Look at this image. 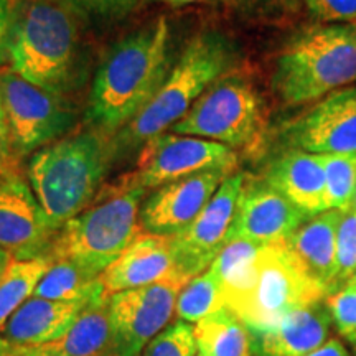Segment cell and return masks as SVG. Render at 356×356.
I'll use <instances>...</instances> for the list:
<instances>
[{
	"instance_id": "obj_32",
	"label": "cell",
	"mask_w": 356,
	"mask_h": 356,
	"mask_svg": "<svg viewBox=\"0 0 356 356\" xmlns=\"http://www.w3.org/2000/svg\"><path fill=\"white\" fill-rule=\"evenodd\" d=\"M314 19L332 24H356V0H302Z\"/></svg>"
},
{
	"instance_id": "obj_2",
	"label": "cell",
	"mask_w": 356,
	"mask_h": 356,
	"mask_svg": "<svg viewBox=\"0 0 356 356\" xmlns=\"http://www.w3.org/2000/svg\"><path fill=\"white\" fill-rule=\"evenodd\" d=\"M170 26L160 17L119 40L97 66L88 97L86 122L114 134L149 104L170 68Z\"/></svg>"
},
{
	"instance_id": "obj_8",
	"label": "cell",
	"mask_w": 356,
	"mask_h": 356,
	"mask_svg": "<svg viewBox=\"0 0 356 356\" xmlns=\"http://www.w3.org/2000/svg\"><path fill=\"white\" fill-rule=\"evenodd\" d=\"M262 127L261 99L241 76H222L170 127L173 134L246 147Z\"/></svg>"
},
{
	"instance_id": "obj_23",
	"label": "cell",
	"mask_w": 356,
	"mask_h": 356,
	"mask_svg": "<svg viewBox=\"0 0 356 356\" xmlns=\"http://www.w3.org/2000/svg\"><path fill=\"white\" fill-rule=\"evenodd\" d=\"M193 333L204 356H254V335L226 307L195 323Z\"/></svg>"
},
{
	"instance_id": "obj_19",
	"label": "cell",
	"mask_w": 356,
	"mask_h": 356,
	"mask_svg": "<svg viewBox=\"0 0 356 356\" xmlns=\"http://www.w3.org/2000/svg\"><path fill=\"white\" fill-rule=\"evenodd\" d=\"M264 180L309 218L330 210L322 155L293 149L270 163Z\"/></svg>"
},
{
	"instance_id": "obj_10",
	"label": "cell",
	"mask_w": 356,
	"mask_h": 356,
	"mask_svg": "<svg viewBox=\"0 0 356 356\" xmlns=\"http://www.w3.org/2000/svg\"><path fill=\"white\" fill-rule=\"evenodd\" d=\"M185 284L184 279L173 274L152 286L109 296L118 356H139L159 333L165 330L172 323L177 297Z\"/></svg>"
},
{
	"instance_id": "obj_4",
	"label": "cell",
	"mask_w": 356,
	"mask_h": 356,
	"mask_svg": "<svg viewBox=\"0 0 356 356\" xmlns=\"http://www.w3.org/2000/svg\"><path fill=\"white\" fill-rule=\"evenodd\" d=\"M113 155L111 134L96 129L35 152L29 163L30 186L56 233L95 202Z\"/></svg>"
},
{
	"instance_id": "obj_16",
	"label": "cell",
	"mask_w": 356,
	"mask_h": 356,
	"mask_svg": "<svg viewBox=\"0 0 356 356\" xmlns=\"http://www.w3.org/2000/svg\"><path fill=\"white\" fill-rule=\"evenodd\" d=\"M56 231L22 177L0 186V248L15 261L47 256Z\"/></svg>"
},
{
	"instance_id": "obj_38",
	"label": "cell",
	"mask_w": 356,
	"mask_h": 356,
	"mask_svg": "<svg viewBox=\"0 0 356 356\" xmlns=\"http://www.w3.org/2000/svg\"><path fill=\"white\" fill-rule=\"evenodd\" d=\"M13 261H15V259H13V256L10 254V252L0 248V280H2L3 275L7 274L8 267H10Z\"/></svg>"
},
{
	"instance_id": "obj_37",
	"label": "cell",
	"mask_w": 356,
	"mask_h": 356,
	"mask_svg": "<svg viewBox=\"0 0 356 356\" xmlns=\"http://www.w3.org/2000/svg\"><path fill=\"white\" fill-rule=\"evenodd\" d=\"M12 356H60L43 350L42 346H13L8 345Z\"/></svg>"
},
{
	"instance_id": "obj_18",
	"label": "cell",
	"mask_w": 356,
	"mask_h": 356,
	"mask_svg": "<svg viewBox=\"0 0 356 356\" xmlns=\"http://www.w3.org/2000/svg\"><path fill=\"white\" fill-rule=\"evenodd\" d=\"M173 275L170 238L140 233L99 275L108 296L152 286Z\"/></svg>"
},
{
	"instance_id": "obj_35",
	"label": "cell",
	"mask_w": 356,
	"mask_h": 356,
	"mask_svg": "<svg viewBox=\"0 0 356 356\" xmlns=\"http://www.w3.org/2000/svg\"><path fill=\"white\" fill-rule=\"evenodd\" d=\"M10 24H12V0H0V70L10 63Z\"/></svg>"
},
{
	"instance_id": "obj_42",
	"label": "cell",
	"mask_w": 356,
	"mask_h": 356,
	"mask_svg": "<svg viewBox=\"0 0 356 356\" xmlns=\"http://www.w3.org/2000/svg\"><path fill=\"white\" fill-rule=\"evenodd\" d=\"M0 356H12L10 348H8V343L7 341H3L2 338H0Z\"/></svg>"
},
{
	"instance_id": "obj_5",
	"label": "cell",
	"mask_w": 356,
	"mask_h": 356,
	"mask_svg": "<svg viewBox=\"0 0 356 356\" xmlns=\"http://www.w3.org/2000/svg\"><path fill=\"white\" fill-rule=\"evenodd\" d=\"M231 40L216 30L190 38L165 81L152 99L119 136L122 145H142L180 121L193 104L234 65Z\"/></svg>"
},
{
	"instance_id": "obj_3",
	"label": "cell",
	"mask_w": 356,
	"mask_h": 356,
	"mask_svg": "<svg viewBox=\"0 0 356 356\" xmlns=\"http://www.w3.org/2000/svg\"><path fill=\"white\" fill-rule=\"evenodd\" d=\"M79 19L65 0H12L10 70L53 95L71 91L81 66Z\"/></svg>"
},
{
	"instance_id": "obj_26",
	"label": "cell",
	"mask_w": 356,
	"mask_h": 356,
	"mask_svg": "<svg viewBox=\"0 0 356 356\" xmlns=\"http://www.w3.org/2000/svg\"><path fill=\"white\" fill-rule=\"evenodd\" d=\"M225 307L222 291L211 269L185 284L177 297L175 317L186 323H198Z\"/></svg>"
},
{
	"instance_id": "obj_12",
	"label": "cell",
	"mask_w": 356,
	"mask_h": 356,
	"mask_svg": "<svg viewBox=\"0 0 356 356\" xmlns=\"http://www.w3.org/2000/svg\"><path fill=\"white\" fill-rule=\"evenodd\" d=\"M234 165L236 154L228 145L163 132L142 147L139 170L131 178L142 188L149 190L204 170H233Z\"/></svg>"
},
{
	"instance_id": "obj_15",
	"label": "cell",
	"mask_w": 356,
	"mask_h": 356,
	"mask_svg": "<svg viewBox=\"0 0 356 356\" xmlns=\"http://www.w3.org/2000/svg\"><path fill=\"white\" fill-rule=\"evenodd\" d=\"M231 170L215 168L165 184L140 207V228L145 233L173 238L197 218Z\"/></svg>"
},
{
	"instance_id": "obj_40",
	"label": "cell",
	"mask_w": 356,
	"mask_h": 356,
	"mask_svg": "<svg viewBox=\"0 0 356 356\" xmlns=\"http://www.w3.org/2000/svg\"><path fill=\"white\" fill-rule=\"evenodd\" d=\"M345 340L350 346L351 353H353V356H356V333H350V335H346Z\"/></svg>"
},
{
	"instance_id": "obj_36",
	"label": "cell",
	"mask_w": 356,
	"mask_h": 356,
	"mask_svg": "<svg viewBox=\"0 0 356 356\" xmlns=\"http://www.w3.org/2000/svg\"><path fill=\"white\" fill-rule=\"evenodd\" d=\"M307 356H353V353L338 338H330L323 346Z\"/></svg>"
},
{
	"instance_id": "obj_25",
	"label": "cell",
	"mask_w": 356,
	"mask_h": 356,
	"mask_svg": "<svg viewBox=\"0 0 356 356\" xmlns=\"http://www.w3.org/2000/svg\"><path fill=\"white\" fill-rule=\"evenodd\" d=\"M50 266L51 259L48 254L29 261L12 262L7 274L0 280V332L13 312L32 299L35 289Z\"/></svg>"
},
{
	"instance_id": "obj_24",
	"label": "cell",
	"mask_w": 356,
	"mask_h": 356,
	"mask_svg": "<svg viewBox=\"0 0 356 356\" xmlns=\"http://www.w3.org/2000/svg\"><path fill=\"white\" fill-rule=\"evenodd\" d=\"M108 296L99 277L79 269L68 261H51L50 269L35 289L33 297L58 302H89Z\"/></svg>"
},
{
	"instance_id": "obj_39",
	"label": "cell",
	"mask_w": 356,
	"mask_h": 356,
	"mask_svg": "<svg viewBox=\"0 0 356 356\" xmlns=\"http://www.w3.org/2000/svg\"><path fill=\"white\" fill-rule=\"evenodd\" d=\"M159 2H163V3H170V6H186V3L203 2V0H159Z\"/></svg>"
},
{
	"instance_id": "obj_44",
	"label": "cell",
	"mask_w": 356,
	"mask_h": 356,
	"mask_svg": "<svg viewBox=\"0 0 356 356\" xmlns=\"http://www.w3.org/2000/svg\"><path fill=\"white\" fill-rule=\"evenodd\" d=\"M351 282H353V284H355V286H356V275H355V277H353V280H351Z\"/></svg>"
},
{
	"instance_id": "obj_30",
	"label": "cell",
	"mask_w": 356,
	"mask_h": 356,
	"mask_svg": "<svg viewBox=\"0 0 356 356\" xmlns=\"http://www.w3.org/2000/svg\"><path fill=\"white\" fill-rule=\"evenodd\" d=\"M327 307L330 310L333 327L341 335L346 337L350 333H356V286L348 282L346 286L332 296H328Z\"/></svg>"
},
{
	"instance_id": "obj_13",
	"label": "cell",
	"mask_w": 356,
	"mask_h": 356,
	"mask_svg": "<svg viewBox=\"0 0 356 356\" xmlns=\"http://www.w3.org/2000/svg\"><path fill=\"white\" fill-rule=\"evenodd\" d=\"M286 142L309 154H356V88L340 89L318 101L287 126Z\"/></svg>"
},
{
	"instance_id": "obj_1",
	"label": "cell",
	"mask_w": 356,
	"mask_h": 356,
	"mask_svg": "<svg viewBox=\"0 0 356 356\" xmlns=\"http://www.w3.org/2000/svg\"><path fill=\"white\" fill-rule=\"evenodd\" d=\"M225 307L248 325L252 335L267 330L289 312L327 299L307 275L286 243L228 241L210 266Z\"/></svg>"
},
{
	"instance_id": "obj_11",
	"label": "cell",
	"mask_w": 356,
	"mask_h": 356,
	"mask_svg": "<svg viewBox=\"0 0 356 356\" xmlns=\"http://www.w3.org/2000/svg\"><path fill=\"white\" fill-rule=\"evenodd\" d=\"M244 181L243 173L226 177L202 213L170 238L173 274L185 282L210 269L225 248Z\"/></svg>"
},
{
	"instance_id": "obj_43",
	"label": "cell",
	"mask_w": 356,
	"mask_h": 356,
	"mask_svg": "<svg viewBox=\"0 0 356 356\" xmlns=\"http://www.w3.org/2000/svg\"><path fill=\"white\" fill-rule=\"evenodd\" d=\"M351 208H355L356 210V195H355V200H353V204H351Z\"/></svg>"
},
{
	"instance_id": "obj_22",
	"label": "cell",
	"mask_w": 356,
	"mask_h": 356,
	"mask_svg": "<svg viewBox=\"0 0 356 356\" xmlns=\"http://www.w3.org/2000/svg\"><path fill=\"white\" fill-rule=\"evenodd\" d=\"M42 348L60 356H118L109 296L88 304L63 337Z\"/></svg>"
},
{
	"instance_id": "obj_21",
	"label": "cell",
	"mask_w": 356,
	"mask_h": 356,
	"mask_svg": "<svg viewBox=\"0 0 356 356\" xmlns=\"http://www.w3.org/2000/svg\"><path fill=\"white\" fill-rule=\"evenodd\" d=\"M341 211L328 210L312 216L286 241V246L302 270L330 293V286L335 273L337 228Z\"/></svg>"
},
{
	"instance_id": "obj_7",
	"label": "cell",
	"mask_w": 356,
	"mask_h": 356,
	"mask_svg": "<svg viewBox=\"0 0 356 356\" xmlns=\"http://www.w3.org/2000/svg\"><path fill=\"white\" fill-rule=\"evenodd\" d=\"M356 84V24L310 26L275 60L273 86L291 106Z\"/></svg>"
},
{
	"instance_id": "obj_6",
	"label": "cell",
	"mask_w": 356,
	"mask_h": 356,
	"mask_svg": "<svg viewBox=\"0 0 356 356\" xmlns=\"http://www.w3.org/2000/svg\"><path fill=\"white\" fill-rule=\"evenodd\" d=\"M145 188L127 180L97 195L86 210L58 231L51 261H68L91 277H99L140 234V207Z\"/></svg>"
},
{
	"instance_id": "obj_17",
	"label": "cell",
	"mask_w": 356,
	"mask_h": 356,
	"mask_svg": "<svg viewBox=\"0 0 356 356\" xmlns=\"http://www.w3.org/2000/svg\"><path fill=\"white\" fill-rule=\"evenodd\" d=\"M332 327L325 300L300 307L254 335V356H307L330 340Z\"/></svg>"
},
{
	"instance_id": "obj_27",
	"label": "cell",
	"mask_w": 356,
	"mask_h": 356,
	"mask_svg": "<svg viewBox=\"0 0 356 356\" xmlns=\"http://www.w3.org/2000/svg\"><path fill=\"white\" fill-rule=\"evenodd\" d=\"M330 210L346 211L356 195V154L322 155Z\"/></svg>"
},
{
	"instance_id": "obj_31",
	"label": "cell",
	"mask_w": 356,
	"mask_h": 356,
	"mask_svg": "<svg viewBox=\"0 0 356 356\" xmlns=\"http://www.w3.org/2000/svg\"><path fill=\"white\" fill-rule=\"evenodd\" d=\"M81 17L111 20L127 15L139 0H65Z\"/></svg>"
},
{
	"instance_id": "obj_20",
	"label": "cell",
	"mask_w": 356,
	"mask_h": 356,
	"mask_svg": "<svg viewBox=\"0 0 356 356\" xmlns=\"http://www.w3.org/2000/svg\"><path fill=\"white\" fill-rule=\"evenodd\" d=\"M86 305L84 302H58L32 297L13 312L0 332V338L13 346L51 343L70 330Z\"/></svg>"
},
{
	"instance_id": "obj_28",
	"label": "cell",
	"mask_w": 356,
	"mask_h": 356,
	"mask_svg": "<svg viewBox=\"0 0 356 356\" xmlns=\"http://www.w3.org/2000/svg\"><path fill=\"white\" fill-rule=\"evenodd\" d=\"M356 275V210L341 211L337 228L335 273L330 286V293L341 291Z\"/></svg>"
},
{
	"instance_id": "obj_29",
	"label": "cell",
	"mask_w": 356,
	"mask_h": 356,
	"mask_svg": "<svg viewBox=\"0 0 356 356\" xmlns=\"http://www.w3.org/2000/svg\"><path fill=\"white\" fill-rule=\"evenodd\" d=\"M193 325L184 320L172 322L142 350L139 356H197Z\"/></svg>"
},
{
	"instance_id": "obj_9",
	"label": "cell",
	"mask_w": 356,
	"mask_h": 356,
	"mask_svg": "<svg viewBox=\"0 0 356 356\" xmlns=\"http://www.w3.org/2000/svg\"><path fill=\"white\" fill-rule=\"evenodd\" d=\"M0 96L8 137L19 155L53 144L74 122V113L61 96L25 81L12 70H0Z\"/></svg>"
},
{
	"instance_id": "obj_34",
	"label": "cell",
	"mask_w": 356,
	"mask_h": 356,
	"mask_svg": "<svg viewBox=\"0 0 356 356\" xmlns=\"http://www.w3.org/2000/svg\"><path fill=\"white\" fill-rule=\"evenodd\" d=\"M231 6L252 13L289 12L299 6L300 0H228Z\"/></svg>"
},
{
	"instance_id": "obj_14",
	"label": "cell",
	"mask_w": 356,
	"mask_h": 356,
	"mask_svg": "<svg viewBox=\"0 0 356 356\" xmlns=\"http://www.w3.org/2000/svg\"><path fill=\"white\" fill-rule=\"evenodd\" d=\"M307 220L305 213L266 180L244 181L226 243L234 239L261 246L286 243Z\"/></svg>"
},
{
	"instance_id": "obj_45",
	"label": "cell",
	"mask_w": 356,
	"mask_h": 356,
	"mask_svg": "<svg viewBox=\"0 0 356 356\" xmlns=\"http://www.w3.org/2000/svg\"><path fill=\"white\" fill-rule=\"evenodd\" d=\"M197 356H204L203 353H200V351H198V353H197Z\"/></svg>"
},
{
	"instance_id": "obj_41",
	"label": "cell",
	"mask_w": 356,
	"mask_h": 356,
	"mask_svg": "<svg viewBox=\"0 0 356 356\" xmlns=\"http://www.w3.org/2000/svg\"><path fill=\"white\" fill-rule=\"evenodd\" d=\"M0 131H7L6 113H3V104H2V96H0Z\"/></svg>"
},
{
	"instance_id": "obj_33",
	"label": "cell",
	"mask_w": 356,
	"mask_h": 356,
	"mask_svg": "<svg viewBox=\"0 0 356 356\" xmlns=\"http://www.w3.org/2000/svg\"><path fill=\"white\" fill-rule=\"evenodd\" d=\"M19 159L20 155L13 150L8 131H0V186L13 178L22 177Z\"/></svg>"
}]
</instances>
